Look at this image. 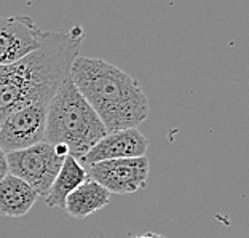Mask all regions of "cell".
Segmentation results:
<instances>
[{
  "instance_id": "cell-4",
  "label": "cell",
  "mask_w": 249,
  "mask_h": 238,
  "mask_svg": "<svg viewBox=\"0 0 249 238\" xmlns=\"http://www.w3.org/2000/svg\"><path fill=\"white\" fill-rule=\"evenodd\" d=\"M64 158L48 143H38L27 149L7 154L10 174L29 184L38 197H47L50 187L54 183Z\"/></svg>"
},
{
  "instance_id": "cell-2",
  "label": "cell",
  "mask_w": 249,
  "mask_h": 238,
  "mask_svg": "<svg viewBox=\"0 0 249 238\" xmlns=\"http://www.w3.org/2000/svg\"><path fill=\"white\" fill-rule=\"evenodd\" d=\"M69 77L104 123L107 133L138 128L149 117V98L142 87L112 62L77 56Z\"/></svg>"
},
{
  "instance_id": "cell-9",
  "label": "cell",
  "mask_w": 249,
  "mask_h": 238,
  "mask_svg": "<svg viewBox=\"0 0 249 238\" xmlns=\"http://www.w3.org/2000/svg\"><path fill=\"white\" fill-rule=\"evenodd\" d=\"M38 194L24 181L8 174L0 181V214L7 218H21L36 205Z\"/></svg>"
},
{
  "instance_id": "cell-1",
  "label": "cell",
  "mask_w": 249,
  "mask_h": 238,
  "mask_svg": "<svg viewBox=\"0 0 249 238\" xmlns=\"http://www.w3.org/2000/svg\"><path fill=\"white\" fill-rule=\"evenodd\" d=\"M83 42L80 24L69 31H45L37 52L15 64L0 66V123L10 112L29 103L50 104L62 82L71 75Z\"/></svg>"
},
{
  "instance_id": "cell-10",
  "label": "cell",
  "mask_w": 249,
  "mask_h": 238,
  "mask_svg": "<svg viewBox=\"0 0 249 238\" xmlns=\"http://www.w3.org/2000/svg\"><path fill=\"white\" fill-rule=\"evenodd\" d=\"M87 179H88L87 168L77 158L67 155L64 158V163H62L58 176L54 179V183L50 187L47 197H45L47 206L64 209L67 197L75 189H78Z\"/></svg>"
},
{
  "instance_id": "cell-7",
  "label": "cell",
  "mask_w": 249,
  "mask_h": 238,
  "mask_svg": "<svg viewBox=\"0 0 249 238\" xmlns=\"http://www.w3.org/2000/svg\"><path fill=\"white\" fill-rule=\"evenodd\" d=\"M45 31L31 16L15 15L0 18V66L15 64L42 47Z\"/></svg>"
},
{
  "instance_id": "cell-11",
  "label": "cell",
  "mask_w": 249,
  "mask_h": 238,
  "mask_svg": "<svg viewBox=\"0 0 249 238\" xmlns=\"http://www.w3.org/2000/svg\"><path fill=\"white\" fill-rule=\"evenodd\" d=\"M110 195V192H107L103 185L88 178L78 189H75L67 197L64 209L72 218L85 219L103 209L106 205H109Z\"/></svg>"
},
{
  "instance_id": "cell-8",
  "label": "cell",
  "mask_w": 249,
  "mask_h": 238,
  "mask_svg": "<svg viewBox=\"0 0 249 238\" xmlns=\"http://www.w3.org/2000/svg\"><path fill=\"white\" fill-rule=\"evenodd\" d=\"M149 149V141L139 131V128H129L123 131L107 133L91 150L85 155L80 163L83 166L107 160H122V158L145 157Z\"/></svg>"
},
{
  "instance_id": "cell-3",
  "label": "cell",
  "mask_w": 249,
  "mask_h": 238,
  "mask_svg": "<svg viewBox=\"0 0 249 238\" xmlns=\"http://www.w3.org/2000/svg\"><path fill=\"white\" fill-rule=\"evenodd\" d=\"M106 134L104 123L67 77L48 106L45 143L64 146L80 162Z\"/></svg>"
},
{
  "instance_id": "cell-5",
  "label": "cell",
  "mask_w": 249,
  "mask_h": 238,
  "mask_svg": "<svg viewBox=\"0 0 249 238\" xmlns=\"http://www.w3.org/2000/svg\"><path fill=\"white\" fill-rule=\"evenodd\" d=\"M48 106L36 101L10 112L0 123V149L10 154L45 141Z\"/></svg>"
},
{
  "instance_id": "cell-12",
  "label": "cell",
  "mask_w": 249,
  "mask_h": 238,
  "mask_svg": "<svg viewBox=\"0 0 249 238\" xmlns=\"http://www.w3.org/2000/svg\"><path fill=\"white\" fill-rule=\"evenodd\" d=\"M10 174V169H8V160H7V152H3L0 149V181L3 178H7Z\"/></svg>"
},
{
  "instance_id": "cell-6",
  "label": "cell",
  "mask_w": 249,
  "mask_h": 238,
  "mask_svg": "<svg viewBox=\"0 0 249 238\" xmlns=\"http://www.w3.org/2000/svg\"><path fill=\"white\" fill-rule=\"evenodd\" d=\"M88 178L103 185L107 192L118 195L136 194L144 189L149 179L150 163L147 157L107 160L85 166Z\"/></svg>"
},
{
  "instance_id": "cell-13",
  "label": "cell",
  "mask_w": 249,
  "mask_h": 238,
  "mask_svg": "<svg viewBox=\"0 0 249 238\" xmlns=\"http://www.w3.org/2000/svg\"><path fill=\"white\" fill-rule=\"evenodd\" d=\"M133 238H166L160 234H155V232H147V234H142V235H136Z\"/></svg>"
}]
</instances>
